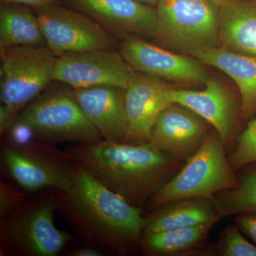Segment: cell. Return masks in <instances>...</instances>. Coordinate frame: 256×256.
I'll list each match as a JSON object with an SVG mask.
<instances>
[{
	"label": "cell",
	"mask_w": 256,
	"mask_h": 256,
	"mask_svg": "<svg viewBox=\"0 0 256 256\" xmlns=\"http://www.w3.org/2000/svg\"><path fill=\"white\" fill-rule=\"evenodd\" d=\"M72 178L66 191L52 190L57 210L76 232L120 256L140 246L142 208L130 204L76 162H72Z\"/></svg>",
	"instance_id": "obj_1"
},
{
	"label": "cell",
	"mask_w": 256,
	"mask_h": 256,
	"mask_svg": "<svg viewBox=\"0 0 256 256\" xmlns=\"http://www.w3.org/2000/svg\"><path fill=\"white\" fill-rule=\"evenodd\" d=\"M65 151L108 188L141 208L185 164L151 142L134 144L101 140L73 144Z\"/></svg>",
	"instance_id": "obj_2"
},
{
	"label": "cell",
	"mask_w": 256,
	"mask_h": 256,
	"mask_svg": "<svg viewBox=\"0 0 256 256\" xmlns=\"http://www.w3.org/2000/svg\"><path fill=\"white\" fill-rule=\"evenodd\" d=\"M56 202L52 190L36 192L0 220V247L4 256H56L70 235L54 223Z\"/></svg>",
	"instance_id": "obj_3"
},
{
	"label": "cell",
	"mask_w": 256,
	"mask_h": 256,
	"mask_svg": "<svg viewBox=\"0 0 256 256\" xmlns=\"http://www.w3.org/2000/svg\"><path fill=\"white\" fill-rule=\"evenodd\" d=\"M226 150L218 133L214 129L210 131L196 152L146 203V212L183 198H213L220 192L236 188L238 176Z\"/></svg>",
	"instance_id": "obj_4"
},
{
	"label": "cell",
	"mask_w": 256,
	"mask_h": 256,
	"mask_svg": "<svg viewBox=\"0 0 256 256\" xmlns=\"http://www.w3.org/2000/svg\"><path fill=\"white\" fill-rule=\"evenodd\" d=\"M14 122L26 124L35 139L48 144H80L104 140L84 114L74 90L64 88L40 94L20 112Z\"/></svg>",
	"instance_id": "obj_5"
},
{
	"label": "cell",
	"mask_w": 256,
	"mask_h": 256,
	"mask_svg": "<svg viewBox=\"0 0 256 256\" xmlns=\"http://www.w3.org/2000/svg\"><path fill=\"white\" fill-rule=\"evenodd\" d=\"M0 98L13 120L54 80L58 57L48 46L0 50Z\"/></svg>",
	"instance_id": "obj_6"
},
{
	"label": "cell",
	"mask_w": 256,
	"mask_h": 256,
	"mask_svg": "<svg viewBox=\"0 0 256 256\" xmlns=\"http://www.w3.org/2000/svg\"><path fill=\"white\" fill-rule=\"evenodd\" d=\"M1 160L10 178L24 191H66L72 184L73 161L54 144L36 139L24 146L6 142L2 146Z\"/></svg>",
	"instance_id": "obj_7"
},
{
	"label": "cell",
	"mask_w": 256,
	"mask_h": 256,
	"mask_svg": "<svg viewBox=\"0 0 256 256\" xmlns=\"http://www.w3.org/2000/svg\"><path fill=\"white\" fill-rule=\"evenodd\" d=\"M154 35L186 52L215 46L220 5L210 0H160Z\"/></svg>",
	"instance_id": "obj_8"
},
{
	"label": "cell",
	"mask_w": 256,
	"mask_h": 256,
	"mask_svg": "<svg viewBox=\"0 0 256 256\" xmlns=\"http://www.w3.org/2000/svg\"><path fill=\"white\" fill-rule=\"evenodd\" d=\"M46 45L57 57L68 52L116 50L120 43L110 32L76 10L60 4L32 8Z\"/></svg>",
	"instance_id": "obj_9"
},
{
	"label": "cell",
	"mask_w": 256,
	"mask_h": 256,
	"mask_svg": "<svg viewBox=\"0 0 256 256\" xmlns=\"http://www.w3.org/2000/svg\"><path fill=\"white\" fill-rule=\"evenodd\" d=\"M136 72L116 50L68 52L58 57L54 80L74 89L98 85L126 88Z\"/></svg>",
	"instance_id": "obj_10"
},
{
	"label": "cell",
	"mask_w": 256,
	"mask_h": 256,
	"mask_svg": "<svg viewBox=\"0 0 256 256\" xmlns=\"http://www.w3.org/2000/svg\"><path fill=\"white\" fill-rule=\"evenodd\" d=\"M202 90L176 89L168 86L166 96L170 104H180L205 120L220 134L226 149L234 148L238 109L236 102L223 84L210 78Z\"/></svg>",
	"instance_id": "obj_11"
},
{
	"label": "cell",
	"mask_w": 256,
	"mask_h": 256,
	"mask_svg": "<svg viewBox=\"0 0 256 256\" xmlns=\"http://www.w3.org/2000/svg\"><path fill=\"white\" fill-rule=\"evenodd\" d=\"M120 52L133 69L141 73L188 84H206L208 73L196 60L163 50L138 37L121 40Z\"/></svg>",
	"instance_id": "obj_12"
},
{
	"label": "cell",
	"mask_w": 256,
	"mask_h": 256,
	"mask_svg": "<svg viewBox=\"0 0 256 256\" xmlns=\"http://www.w3.org/2000/svg\"><path fill=\"white\" fill-rule=\"evenodd\" d=\"M86 15L121 38L129 34L154 35L158 26L156 8L138 0H60Z\"/></svg>",
	"instance_id": "obj_13"
},
{
	"label": "cell",
	"mask_w": 256,
	"mask_h": 256,
	"mask_svg": "<svg viewBox=\"0 0 256 256\" xmlns=\"http://www.w3.org/2000/svg\"><path fill=\"white\" fill-rule=\"evenodd\" d=\"M168 88L160 77L134 73L124 92L127 131L122 142H150L156 118L172 105L166 96Z\"/></svg>",
	"instance_id": "obj_14"
},
{
	"label": "cell",
	"mask_w": 256,
	"mask_h": 256,
	"mask_svg": "<svg viewBox=\"0 0 256 256\" xmlns=\"http://www.w3.org/2000/svg\"><path fill=\"white\" fill-rule=\"evenodd\" d=\"M210 127L193 110L173 104L156 118L150 142L186 162L200 149Z\"/></svg>",
	"instance_id": "obj_15"
},
{
	"label": "cell",
	"mask_w": 256,
	"mask_h": 256,
	"mask_svg": "<svg viewBox=\"0 0 256 256\" xmlns=\"http://www.w3.org/2000/svg\"><path fill=\"white\" fill-rule=\"evenodd\" d=\"M74 92L84 114L102 139L122 142L127 131L126 88L98 85L74 89Z\"/></svg>",
	"instance_id": "obj_16"
},
{
	"label": "cell",
	"mask_w": 256,
	"mask_h": 256,
	"mask_svg": "<svg viewBox=\"0 0 256 256\" xmlns=\"http://www.w3.org/2000/svg\"><path fill=\"white\" fill-rule=\"evenodd\" d=\"M202 63L220 69L229 76L238 87L242 116L248 118L256 112V56L226 48L204 47L188 50Z\"/></svg>",
	"instance_id": "obj_17"
},
{
	"label": "cell",
	"mask_w": 256,
	"mask_h": 256,
	"mask_svg": "<svg viewBox=\"0 0 256 256\" xmlns=\"http://www.w3.org/2000/svg\"><path fill=\"white\" fill-rule=\"evenodd\" d=\"M213 198H188L170 202L143 216V232H159L197 226L215 225L222 220Z\"/></svg>",
	"instance_id": "obj_18"
},
{
	"label": "cell",
	"mask_w": 256,
	"mask_h": 256,
	"mask_svg": "<svg viewBox=\"0 0 256 256\" xmlns=\"http://www.w3.org/2000/svg\"><path fill=\"white\" fill-rule=\"evenodd\" d=\"M218 37L226 48L256 56V4L226 0L220 4Z\"/></svg>",
	"instance_id": "obj_19"
},
{
	"label": "cell",
	"mask_w": 256,
	"mask_h": 256,
	"mask_svg": "<svg viewBox=\"0 0 256 256\" xmlns=\"http://www.w3.org/2000/svg\"><path fill=\"white\" fill-rule=\"evenodd\" d=\"M20 46H47L36 15L26 5L0 8V50Z\"/></svg>",
	"instance_id": "obj_20"
},
{
	"label": "cell",
	"mask_w": 256,
	"mask_h": 256,
	"mask_svg": "<svg viewBox=\"0 0 256 256\" xmlns=\"http://www.w3.org/2000/svg\"><path fill=\"white\" fill-rule=\"evenodd\" d=\"M214 225L204 224L190 228L159 232H142L140 247L149 256L182 255L200 252Z\"/></svg>",
	"instance_id": "obj_21"
},
{
	"label": "cell",
	"mask_w": 256,
	"mask_h": 256,
	"mask_svg": "<svg viewBox=\"0 0 256 256\" xmlns=\"http://www.w3.org/2000/svg\"><path fill=\"white\" fill-rule=\"evenodd\" d=\"M238 186L217 194L213 200L222 218L247 212H256V166L238 176Z\"/></svg>",
	"instance_id": "obj_22"
},
{
	"label": "cell",
	"mask_w": 256,
	"mask_h": 256,
	"mask_svg": "<svg viewBox=\"0 0 256 256\" xmlns=\"http://www.w3.org/2000/svg\"><path fill=\"white\" fill-rule=\"evenodd\" d=\"M228 158L230 166L236 172L256 162V118L238 136L234 150Z\"/></svg>",
	"instance_id": "obj_23"
},
{
	"label": "cell",
	"mask_w": 256,
	"mask_h": 256,
	"mask_svg": "<svg viewBox=\"0 0 256 256\" xmlns=\"http://www.w3.org/2000/svg\"><path fill=\"white\" fill-rule=\"evenodd\" d=\"M218 252L223 256H256V246L242 236L238 226L228 225L220 234Z\"/></svg>",
	"instance_id": "obj_24"
},
{
	"label": "cell",
	"mask_w": 256,
	"mask_h": 256,
	"mask_svg": "<svg viewBox=\"0 0 256 256\" xmlns=\"http://www.w3.org/2000/svg\"><path fill=\"white\" fill-rule=\"evenodd\" d=\"M26 192V191H25ZM25 192L1 180L0 182V220H4L21 205L26 198Z\"/></svg>",
	"instance_id": "obj_25"
},
{
	"label": "cell",
	"mask_w": 256,
	"mask_h": 256,
	"mask_svg": "<svg viewBox=\"0 0 256 256\" xmlns=\"http://www.w3.org/2000/svg\"><path fill=\"white\" fill-rule=\"evenodd\" d=\"M8 130L9 131L8 142L10 144L24 146L34 140V134L26 124L14 122Z\"/></svg>",
	"instance_id": "obj_26"
},
{
	"label": "cell",
	"mask_w": 256,
	"mask_h": 256,
	"mask_svg": "<svg viewBox=\"0 0 256 256\" xmlns=\"http://www.w3.org/2000/svg\"><path fill=\"white\" fill-rule=\"evenodd\" d=\"M235 223L239 228L256 242V212L236 215Z\"/></svg>",
	"instance_id": "obj_27"
},
{
	"label": "cell",
	"mask_w": 256,
	"mask_h": 256,
	"mask_svg": "<svg viewBox=\"0 0 256 256\" xmlns=\"http://www.w3.org/2000/svg\"><path fill=\"white\" fill-rule=\"evenodd\" d=\"M2 4H18L26 5L31 8L46 6L52 4H60V0H0Z\"/></svg>",
	"instance_id": "obj_28"
},
{
	"label": "cell",
	"mask_w": 256,
	"mask_h": 256,
	"mask_svg": "<svg viewBox=\"0 0 256 256\" xmlns=\"http://www.w3.org/2000/svg\"><path fill=\"white\" fill-rule=\"evenodd\" d=\"M72 256H101L102 252L94 247H82L70 254Z\"/></svg>",
	"instance_id": "obj_29"
},
{
	"label": "cell",
	"mask_w": 256,
	"mask_h": 256,
	"mask_svg": "<svg viewBox=\"0 0 256 256\" xmlns=\"http://www.w3.org/2000/svg\"><path fill=\"white\" fill-rule=\"evenodd\" d=\"M138 1L140 2L143 3V4L156 8L160 0H138Z\"/></svg>",
	"instance_id": "obj_30"
},
{
	"label": "cell",
	"mask_w": 256,
	"mask_h": 256,
	"mask_svg": "<svg viewBox=\"0 0 256 256\" xmlns=\"http://www.w3.org/2000/svg\"><path fill=\"white\" fill-rule=\"evenodd\" d=\"M210 1L216 3V4L220 5L223 4L224 2H225L226 0H210Z\"/></svg>",
	"instance_id": "obj_31"
}]
</instances>
